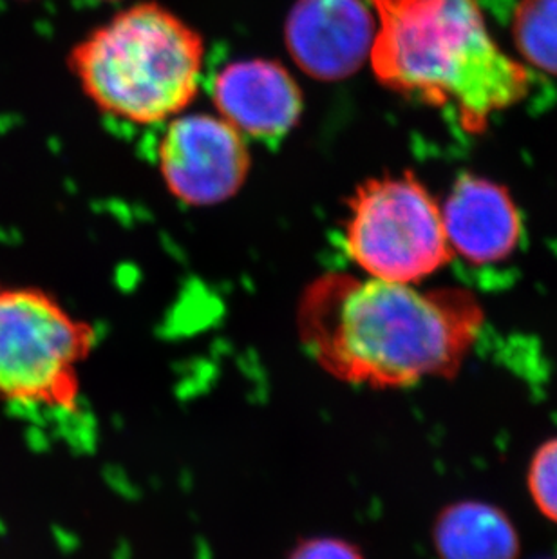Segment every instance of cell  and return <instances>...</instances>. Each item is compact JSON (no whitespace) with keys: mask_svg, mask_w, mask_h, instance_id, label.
<instances>
[{"mask_svg":"<svg viewBox=\"0 0 557 559\" xmlns=\"http://www.w3.org/2000/svg\"><path fill=\"white\" fill-rule=\"evenodd\" d=\"M377 19L364 0H297L284 38L311 79L336 82L357 73L374 48Z\"/></svg>","mask_w":557,"mask_h":559,"instance_id":"7","label":"cell"},{"mask_svg":"<svg viewBox=\"0 0 557 559\" xmlns=\"http://www.w3.org/2000/svg\"><path fill=\"white\" fill-rule=\"evenodd\" d=\"M438 559H518L521 538L501 507L482 500L447 503L431 528Z\"/></svg>","mask_w":557,"mask_h":559,"instance_id":"10","label":"cell"},{"mask_svg":"<svg viewBox=\"0 0 557 559\" xmlns=\"http://www.w3.org/2000/svg\"><path fill=\"white\" fill-rule=\"evenodd\" d=\"M377 13L369 62L380 84L451 112L469 132L520 104L531 73L490 37L478 0H368Z\"/></svg>","mask_w":557,"mask_h":559,"instance_id":"2","label":"cell"},{"mask_svg":"<svg viewBox=\"0 0 557 559\" xmlns=\"http://www.w3.org/2000/svg\"><path fill=\"white\" fill-rule=\"evenodd\" d=\"M203 38L164 5L123 10L73 49L71 68L85 95L112 117L156 123L198 95Z\"/></svg>","mask_w":557,"mask_h":559,"instance_id":"3","label":"cell"},{"mask_svg":"<svg viewBox=\"0 0 557 559\" xmlns=\"http://www.w3.org/2000/svg\"><path fill=\"white\" fill-rule=\"evenodd\" d=\"M96 330L48 292L0 283V401L73 412Z\"/></svg>","mask_w":557,"mask_h":559,"instance_id":"4","label":"cell"},{"mask_svg":"<svg viewBox=\"0 0 557 559\" xmlns=\"http://www.w3.org/2000/svg\"><path fill=\"white\" fill-rule=\"evenodd\" d=\"M440 209L454 258L476 266L503 263L523 243L520 209L509 190L495 181L460 176Z\"/></svg>","mask_w":557,"mask_h":559,"instance_id":"8","label":"cell"},{"mask_svg":"<svg viewBox=\"0 0 557 559\" xmlns=\"http://www.w3.org/2000/svg\"><path fill=\"white\" fill-rule=\"evenodd\" d=\"M512 35L526 63L557 76V0H520Z\"/></svg>","mask_w":557,"mask_h":559,"instance_id":"11","label":"cell"},{"mask_svg":"<svg viewBox=\"0 0 557 559\" xmlns=\"http://www.w3.org/2000/svg\"><path fill=\"white\" fill-rule=\"evenodd\" d=\"M543 559H557V558H543Z\"/></svg>","mask_w":557,"mask_h":559,"instance_id":"15","label":"cell"},{"mask_svg":"<svg viewBox=\"0 0 557 559\" xmlns=\"http://www.w3.org/2000/svg\"><path fill=\"white\" fill-rule=\"evenodd\" d=\"M288 559H366L357 545L333 536L305 539L297 545Z\"/></svg>","mask_w":557,"mask_h":559,"instance_id":"13","label":"cell"},{"mask_svg":"<svg viewBox=\"0 0 557 559\" xmlns=\"http://www.w3.org/2000/svg\"><path fill=\"white\" fill-rule=\"evenodd\" d=\"M158 159L168 190L192 206L230 200L250 170L241 132L211 115L173 120L159 142Z\"/></svg>","mask_w":557,"mask_h":559,"instance_id":"6","label":"cell"},{"mask_svg":"<svg viewBox=\"0 0 557 559\" xmlns=\"http://www.w3.org/2000/svg\"><path fill=\"white\" fill-rule=\"evenodd\" d=\"M295 321L308 355L336 380L399 390L460 373L485 310L458 286L420 290L332 272L306 286Z\"/></svg>","mask_w":557,"mask_h":559,"instance_id":"1","label":"cell"},{"mask_svg":"<svg viewBox=\"0 0 557 559\" xmlns=\"http://www.w3.org/2000/svg\"><path fill=\"white\" fill-rule=\"evenodd\" d=\"M104 2H112V0H104Z\"/></svg>","mask_w":557,"mask_h":559,"instance_id":"14","label":"cell"},{"mask_svg":"<svg viewBox=\"0 0 557 559\" xmlns=\"http://www.w3.org/2000/svg\"><path fill=\"white\" fill-rule=\"evenodd\" d=\"M212 98L225 122L259 140L283 138L303 115L299 85L274 60L228 63L212 84Z\"/></svg>","mask_w":557,"mask_h":559,"instance_id":"9","label":"cell"},{"mask_svg":"<svg viewBox=\"0 0 557 559\" xmlns=\"http://www.w3.org/2000/svg\"><path fill=\"white\" fill-rule=\"evenodd\" d=\"M347 258L366 277L420 285L451 261L442 209L415 176L369 180L349 198Z\"/></svg>","mask_w":557,"mask_h":559,"instance_id":"5","label":"cell"},{"mask_svg":"<svg viewBox=\"0 0 557 559\" xmlns=\"http://www.w3.org/2000/svg\"><path fill=\"white\" fill-rule=\"evenodd\" d=\"M526 489L537 511L557 525V437L537 445L526 467Z\"/></svg>","mask_w":557,"mask_h":559,"instance_id":"12","label":"cell"}]
</instances>
